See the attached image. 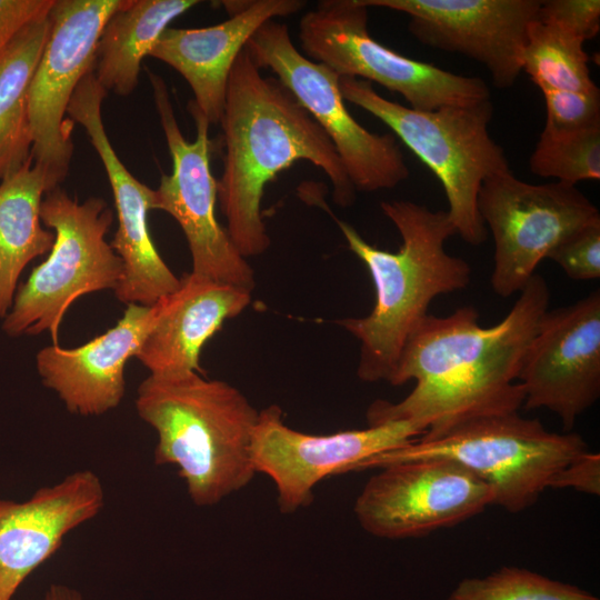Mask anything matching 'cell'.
Listing matches in <instances>:
<instances>
[{"label":"cell","instance_id":"6da1fadb","mask_svg":"<svg viewBox=\"0 0 600 600\" xmlns=\"http://www.w3.org/2000/svg\"><path fill=\"white\" fill-rule=\"evenodd\" d=\"M509 313L484 328L472 306L446 317L428 314L407 340L389 383L414 380L399 402L376 400L368 426L412 421L431 438L470 418L518 411L524 394L518 374L524 351L549 306L546 280L534 273Z\"/></svg>","mask_w":600,"mask_h":600},{"label":"cell","instance_id":"9a60e30c","mask_svg":"<svg viewBox=\"0 0 600 600\" xmlns=\"http://www.w3.org/2000/svg\"><path fill=\"white\" fill-rule=\"evenodd\" d=\"M518 382L527 410L548 409L570 432L600 397V291L547 309L522 357Z\"/></svg>","mask_w":600,"mask_h":600},{"label":"cell","instance_id":"484cf974","mask_svg":"<svg viewBox=\"0 0 600 600\" xmlns=\"http://www.w3.org/2000/svg\"><path fill=\"white\" fill-rule=\"evenodd\" d=\"M530 170L542 178L576 186L600 179V127L559 133L543 129L530 157Z\"/></svg>","mask_w":600,"mask_h":600},{"label":"cell","instance_id":"1f68e13d","mask_svg":"<svg viewBox=\"0 0 600 600\" xmlns=\"http://www.w3.org/2000/svg\"><path fill=\"white\" fill-rule=\"evenodd\" d=\"M549 488H572L580 492L600 494V454L586 451L559 470Z\"/></svg>","mask_w":600,"mask_h":600},{"label":"cell","instance_id":"7a4b0ae2","mask_svg":"<svg viewBox=\"0 0 600 600\" xmlns=\"http://www.w3.org/2000/svg\"><path fill=\"white\" fill-rule=\"evenodd\" d=\"M260 70L244 48L230 71L220 120L224 153L217 200L226 230L246 259L268 250L264 189L296 161L324 172L337 204L350 207L357 192L327 133L277 77Z\"/></svg>","mask_w":600,"mask_h":600},{"label":"cell","instance_id":"30bf717a","mask_svg":"<svg viewBox=\"0 0 600 600\" xmlns=\"http://www.w3.org/2000/svg\"><path fill=\"white\" fill-rule=\"evenodd\" d=\"M246 49L259 69L269 68L277 74L327 133L357 191L392 189L409 177L397 139L370 132L350 114L340 77L302 54L284 23L264 22Z\"/></svg>","mask_w":600,"mask_h":600},{"label":"cell","instance_id":"4316f807","mask_svg":"<svg viewBox=\"0 0 600 600\" xmlns=\"http://www.w3.org/2000/svg\"><path fill=\"white\" fill-rule=\"evenodd\" d=\"M447 600H599L579 587L517 567L483 578H466Z\"/></svg>","mask_w":600,"mask_h":600},{"label":"cell","instance_id":"9c48e42d","mask_svg":"<svg viewBox=\"0 0 600 600\" xmlns=\"http://www.w3.org/2000/svg\"><path fill=\"white\" fill-rule=\"evenodd\" d=\"M154 106L172 160V171L162 174L154 190V210L169 213L187 239L192 272L249 292L256 288L254 271L217 220V180L211 171L213 140L209 121L193 101L188 110L196 124V139L188 141L178 124L164 80L148 71Z\"/></svg>","mask_w":600,"mask_h":600},{"label":"cell","instance_id":"5b68a950","mask_svg":"<svg viewBox=\"0 0 600 600\" xmlns=\"http://www.w3.org/2000/svg\"><path fill=\"white\" fill-rule=\"evenodd\" d=\"M339 87L344 101L386 123L439 179L457 234L471 246L483 243L488 232L478 210L480 188L487 178L510 170L488 130L491 100L420 111L386 99L367 80L342 77Z\"/></svg>","mask_w":600,"mask_h":600},{"label":"cell","instance_id":"4fadbf2b","mask_svg":"<svg viewBox=\"0 0 600 600\" xmlns=\"http://www.w3.org/2000/svg\"><path fill=\"white\" fill-rule=\"evenodd\" d=\"M426 430L412 421H392L330 434H311L288 427L282 409L271 404L259 411L252 434L256 473L274 483L280 512L308 507L314 487L327 477L356 470L380 453L403 448Z\"/></svg>","mask_w":600,"mask_h":600},{"label":"cell","instance_id":"277c9868","mask_svg":"<svg viewBox=\"0 0 600 600\" xmlns=\"http://www.w3.org/2000/svg\"><path fill=\"white\" fill-rule=\"evenodd\" d=\"M134 406L157 433L156 464L178 468L197 507L216 506L252 480L259 411L238 388L198 372L149 374Z\"/></svg>","mask_w":600,"mask_h":600},{"label":"cell","instance_id":"ac0fdd59","mask_svg":"<svg viewBox=\"0 0 600 600\" xmlns=\"http://www.w3.org/2000/svg\"><path fill=\"white\" fill-rule=\"evenodd\" d=\"M104 502L101 479L91 470L73 471L21 502L0 500V600H11L64 537L96 518Z\"/></svg>","mask_w":600,"mask_h":600},{"label":"cell","instance_id":"7c38bea8","mask_svg":"<svg viewBox=\"0 0 600 600\" xmlns=\"http://www.w3.org/2000/svg\"><path fill=\"white\" fill-rule=\"evenodd\" d=\"M126 0H54L50 30L29 88L31 156L53 187L68 176L73 123L67 116L80 81L93 70L97 44L108 19Z\"/></svg>","mask_w":600,"mask_h":600},{"label":"cell","instance_id":"52a82bcc","mask_svg":"<svg viewBox=\"0 0 600 600\" xmlns=\"http://www.w3.org/2000/svg\"><path fill=\"white\" fill-rule=\"evenodd\" d=\"M40 219L54 232V242L47 259L18 287L1 328L12 338L47 332L58 344L70 306L83 294L114 291L123 268L106 240L113 212L103 199L80 202L57 187L43 197Z\"/></svg>","mask_w":600,"mask_h":600},{"label":"cell","instance_id":"83f0119b","mask_svg":"<svg viewBox=\"0 0 600 600\" xmlns=\"http://www.w3.org/2000/svg\"><path fill=\"white\" fill-rule=\"evenodd\" d=\"M547 108L544 129L559 132H578L600 127V90L541 91Z\"/></svg>","mask_w":600,"mask_h":600},{"label":"cell","instance_id":"603a6c76","mask_svg":"<svg viewBox=\"0 0 600 600\" xmlns=\"http://www.w3.org/2000/svg\"><path fill=\"white\" fill-rule=\"evenodd\" d=\"M200 3L198 0H126L106 22L96 51L93 73L99 84L129 96L139 82L141 61L169 23Z\"/></svg>","mask_w":600,"mask_h":600},{"label":"cell","instance_id":"d4e9b609","mask_svg":"<svg viewBox=\"0 0 600 600\" xmlns=\"http://www.w3.org/2000/svg\"><path fill=\"white\" fill-rule=\"evenodd\" d=\"M583 42L559 28L534 19L522 53L524 71L541 91H594Z\"/></svg>","mask_w":600,"mask_h":600},{"label":"cell","instance_id":"f1b7e54d","mask_svg":"<svg viewBox=\"0 0 600 600\" xmlns=\"http://www.w3.org/2000/svg\"><path fill=\"white\" fill-rule=\"evenodd\" d=\"M572 280L600 277V220L589 223L561 240L547 256Z\"/></svg>","mask_w":600,"mask_h":600},{"label":"cell","instance_id":"5bb4252c","mask_svg":"<svg viewBox=\"0 0 600 600\" xmlns=\"http://www.w3.org/2000/svg\"><path fill=\"white\" fill-rule=\"evenodd\" d=\"M379 469L353 507L361 528L378 538L427 536L463 522L493 504L491 489L451 459H418Z\"/></svg>","mask_w":600,"mask_h":600},{"label":"cell","instance_id":"8992f818","mask_svg":"<svg viewBox=\"0 0 600 600\" xmlns=\"http://www.w3.org/2000/svg\"><path fill=\"white\" fill-rule=\"evenodd\" d=\"M586 451L580 434L551 432L539 420L509 411L467 419L437 436L370 458L356 470L451 459L491 489L493 504L518 513L533 506L553 476Z\"/></svg>","mask_w":600,"mask_h":600},{"label":"cell","instance_id":"ba28073f","mask_svg":"<svg viewBox=\"0 0 600 600\" xmlns=\"http://www.w3.org/2000/svg\"><path fill=\"white\" fill-rule=\"evenodd\" d=\"M298 37L306 57L340 78L376 82L400 93L409 107L432 111L490 99L478 77L451 73L404 57L373 39L368 31V8L360 0H322L299 22Z\"/></svg>","mask_w":600,"mask_h":600},{"label":"cell","instance_id":"7402d4cb","mask_svg":"<svg viewBox=\"0 0 600 600\" xmlns=\"http://www.w3.org/2000/svg\"><path fill=\"white\" fill-rule=\"evenodd\" d=\"M52 189L47 171L32 156L0 181V319L12 306L24 268L52 248L54 232L43 228L40 219L42 199Z\"/></svg>","mask_w":600,"mask_h":600},{"label":"cell","instance_id":"3957f363","mask_svg":"<svg viewBox=\"0 0 600 600\" xmlns=\"http://www.w3.org/2000/svg\"><path fill=\"white\" fill-rule=\"evenodd\" d=\"M380 207L401 236L397 252L368 243L351 224L334 219L374 286L376 301L368 316L337 321L360 342L357 376L364 382H389L431 301L463 290L471 281L469 263L444 249L446 241L457 234L447 211L409 200L382 201Z\"/></svg>","mask_w":600,"mask_h":600},{"label":"cell","instance_id":"cb8c5ba5","mask_svg":"<svg viewBox=\"0 0 600 600\" xmlns=\"http://www.w3.org/2000/svg\"><path fill=\"white\" fill-rule=\"evenodd\" d=\"M49 30L48 16L37 19L0 53V181L31 157L29 88Z\"/></svg>","mask_w":600,"mask_h":600},{"label":"cell","instance_id":"4dcf8cb0","mask_svg":"<svg viewBox=\"0 0 600 600\" xmlns=\"http://www.w3.org/2000/svg\"><path fill=\"white\" fill-rule=\"evenodd\" d=\"M54 0H0V53L32 21L48 16Z\"/></svg>","mask_w":600,"mask_h":600},{"label":"cell","instance_id":"8fae6325","mask_svg":"<svg viewBox=\"0 0 600 600\" xmlns=\"http://www.w3.org/2000/svg\"><path fill=\"white\" fill-rule=\"evenodd\" d=\"M478 210L493 237L490 282L502 298L520 292L540 261L567 236L600 220L598 208L576 186L533 184L511 170L483 181Z\"/></svg>","mask_w":600,"mask_h":600},{"label":"cell","instance_id":"44dd1931","mask_svg":"<svg viewBox=\"0 0 600 600\" xmlns=\"http://www.w3.org/2000/svg\"><path fill=\"white\" fill-rule=\"evenodd\" d=\"M251 293L192 271L186 273L177 290L154 304L156 320L134 358L151 376L204 374L200 366L203 346L224 321L249 307Z\"/></svg>","mask_w":600,"mask_h":600},{"label":"cell","instance_id":"2e32d148","mask_svg":"<svg viewBox=\"0 0 600 600\" xmlns=\"http://www.w3.org/2000/svg\"><path fill=\"white\" fill-rule=\"evenodd\" d=\"M106 94L93 72H88L73 92L67 114L87 132L112 190L118 227L110 246L123 268L116 298L127 306L152 307L177 290L180 278L161 258L150 234L148 214L154 210V189L131 174L108 138L102 120Z\"/></svg>","mask_w":600,"mask_h":600},{"label":"cell","instance_id":"f546056e","mask_svg":"<svg viewBox=\"0 0 600 600\" xmlns=\"http://www.w3.org/2000/svg\"><path fill=\"white\" fill-rule=\"evenodd\" d=\"M537 19L576 37L583 43L600 30L599 0H543Z\"/></svg>","mask_w":600,"mask_h":600},{"label":"cell","instance_id":"e0dca14e","mask_svg":"<svg viewBox=\"0 0 600 600\" xmlns=\"http://www.w3.org/2000/svg\"><path fill=\"white\" fill-rule=\"evenodd\" d=\"M409 16L421 43L463 54L483 64L493 84L511 87L522 71L530 23L541 0H360Z\"/></svg>","mask_w":600,"mask_h":600},{"label":"cell","instance_id":"d6a6232c","mask_svg":"<svg viewBox=\"0 0 600 600\" xmlns=\"http://www.w3.org/2000/svg\"><path fill=\"white\" fill-rule=\"evenodd\" d=\"M43 600H84L82 594L66 584L53 583L50 584Z\"/></svg>","mask_w":600,"mask_h":600},{"label":"cell","instance_id":"d6986e66","mask_svg":"<svg viewBox=\"0 0 600 600\" xmlns=\"http://www.w3.org/2000/svg\"><path fill=\"white\" fill-rule=\"evenodd\" d=\"M156 317V306L128 304L112 328L84 344L42 348L36 356L42 384L73 414L100 416L117 408L124 397L126 363L136 357Z\"/></svg>","mask_w":600,"mask_h":600},{"label":"cell","instance_id":"ffe728a7","mask_svg":"<svg viewBox=\"0 0 600 600\" xmlns=\"http://www.w3.org/2000/svg\"><path fill=\"white\" fill-rule=\"evenodd\" d=\"M230 18L203 28H167L149 56L177 70L209 123H220L228 79L248 40L267 21L300 11L301 0L223 1Z\"/></svg>","mask_w":600,"mask_h":600}]
</instances>
